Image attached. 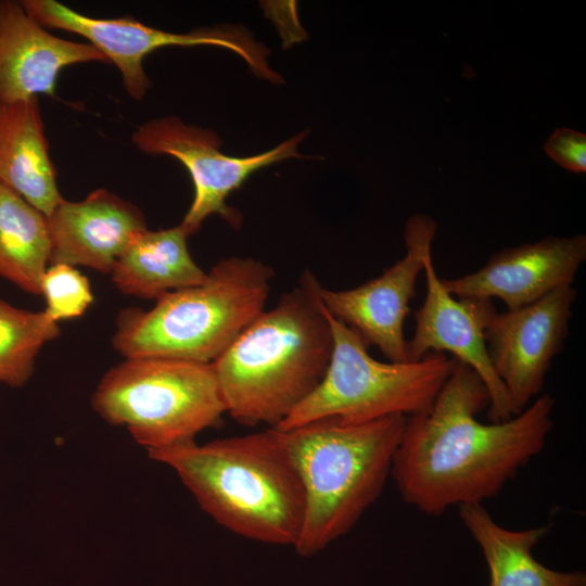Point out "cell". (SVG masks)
<instances>
[{
  "instance_id": "cell-2",
  "label": "cell",
  "mask_w": 586,
  "mask_h": 586,
  "mask_svg": "<svg viewBox=\"0 0 586 586\" xmlns=\"http://www.w3.org/2000/svg\"><path fill=\"white\" fill-rule=\"evenodd\" d=\"M306 270L212 364L226 413L245 426L283 422L321 383L333 336Z\"/></svg>"
},
{
  "instance_id": "cell-10",
  "label": "cell",
  "mask_w": 586,
  "mask_h": 586,
  "mask_svg": "<svg viewBox=\"0 0 586 586\" xmlns=\"http://www.w3.org/2000/svg\"><path fill=\"white\" fill-rule=\"evenodd\" d=\"M435 232L436 222L430 216L416 214L406 224L405 256L378 277L341 291L316 284L327 313L358 333L367 345L377 346L391 362H409L404 322Z\"/></svg>"
},
{
  "instance_id": "cell-22",
  "label": "cell",
  "mask_w": 586,
  "mask_h": 586,
  "mask_svg": "<svg viewBox=\"0 0 586 586\" xmlns=\"http://www.w3.org/2000/svg\"><path fill=\"white\" fill-rule=\"evenodd\" d=\"M557 164L573 173L586 171V135L570 128H558L544 146Z\"/></svg>"
},
{
  "instance_id": "cell-3",
  "label": "cell",
  "mask_w": 586,
  "mask_h": 586,
  "mask_svg": "<svg viewBox=\"0 0 586 586\" xmlns=\"http://www.w3.org/2000/svg\"><path fill=\"white\" fill-rule=\"evenodd\" d=\"M148 455L173 469L201 509L229 532L264 544H296L304 489L275 428Z\"/></svg>"
},
{
  "instance_id": "cell-13",
  "label": "cell",
  "mask_w": 586,
  "mask_h": 586,
  "mask_svg": "<svg viewBox=\"0 0 586 586\" xmlns=\"http://www.w3.org/2000/svg\"><path fill=\"white\" fill-rule=\"evenodd\" d=\"M586 259V237H547L536 243L504 249L479 270L442 279L458 298H499L508 310L517 309L563 285H573Z\"/></svg>"
},
{
  "instance_id": "cell-5",
  "label": "cell",
  "mask_w": 586,
  "mask_h": 586,
  "mask_svg": "<svg viewBox=\"0 0 586 586\" xmlns=\"http://www.w3.org/2000/svg\"><path fill=\"white\" fill-rule=\"evenodd\" d=\"M273 269L252 257L220 259L205 280L117 317L113 346L125 358L213 364L263 311Z\"/></svg>"
},
{
  "instance_id": "cell-6",
  "label": "cell",
  "mask_w": 586,
  "mask_h": 586,
  "mask_svg": "<svg viewBox=\"0 0 586 586\" xmlns=\"http://www.w3.org/2000/svg\"><path fill=\"white\" fill-rule=\"evenodd\" d=\"M91 405L148 451L193 442L226 413L212 364L157 357L125 358L111 368Z\"/></svg>"
},
{
  "instance_id": "cell-14",
  "label": "cell",
  "mask_w": 586,
  "mask_h": 586,
  "mask_svg": "<svg viewBox=\"0 0 586 586\" xmlns=\"http://www.w3.org/2000/svg\"><path fill=\"white\" fill-rule=\"evenodd\" d=\"M46 218L49 265L84 266L103 273H111L128 245L148 229L136 205L105 189L82 201L63 200Z\"/></svg>"
},
{
  "instance_id": "cell-8",
  "label": "cell",
  "mask_w": 586,
  "mask_h": 586,
  "mask_svg": "<svg viewBox=\"0 0 586 586\" xmlns=\"http://www.w3.org/2000/svg\"><path fill=\"white\" fill-rule=\"evenodd\" d=\"M25 11L47 29H62L86 38L119 71L126 92L142 100L151 80L143 60L151 52L170 46H216L241 56L252 72L272 84H281L280 75L268 64L269 50L256 42L241 27L196 29L188 34L157 29L129 17L98 18L81 14L55 0H24Z\"/></svg>"
},
{
  "instance_id": "cell-12",
  "label": "cell",
  "mask_w": 586,
  "mask_h": 586,
  "mask_svg": "<svg viewBox=\"0 0 586 586\" xmlns=\"http://www.w3.org/2000/svg\"><path fill=\"white\" fill-rule=\"evenodd\" d=\"M426 293L415 311V332L408 341V361H418L429 353L449 352L473 369L489 394L491 422H502L520 413L496 375L487 352L484 331L497 313L491 300L456 298L444 286L432 259H424Z\"/></svg>"
},
{
  "instance_id": "cell-11",
  "label": "cell",
  "mask_w": 586,
  "mask_h": 586,
  "mask_svg": "<svg viewBox=\"0 0 586 586\" xmlns=\"http://www.w3.org/2000/svg\"><path fill=\"white\" fill-rule=\"evenodd\" d=\"M575 297L573 285L560 286L532 304L496 313L485 328L492 367L520 412L540 393L564 346Z\"/></svg>"
},
{
  "instance_id": "cell-16",
  "label": "cell",
  "mask_w": 586,
  "mask_h": 586,
  "mask_svg": "<svg viewBox=\"0 0 586 586\" xmlns=\"http://www.w3.org/2000/svg\"><path fill=\"white\" fill-rule=\"evenodd\" d=\"M0 183L46 217L64 200L37 98L0 102Z\"/></svg>"
},
{
  "instance_id": "cell-20",
  "label": "cell",
  "mask_w": 586,
  "mask_h": 586,
  "mask_svg": "<svg viewBox=\"0 0 586 586\" xmlns=\"http://www.w3.org/2000/svg\"><path fill=\"white\" fill-rule=\"evenodd\" d=\"M60 335L44 311L15 307L0 298V384L23 386L42 346Z\"/></svg>"
},
{
  "instance_id": "cell-21",
  "label": "cell",
  "mask_w": 586,
  "mask_h": 586,
  "mask_svg": "<svg viewBox=\"0 0 586 586\" xmlns=\"http://www.w3.org/2000/svg\"><path fill=\"white\" fill-rule=\"evenodd\" d=\"M40 294L46 300L43 311L56 323L81 316L93 302L89 280L76 267L64 264L47 267Z\"/></svg>"
},
{
  "instance_id": "cell-4",
  "label": "cell",
  "mask_w": 586,
  "mask_h": 586,
  "mask_svg": "<svg viewBox=\"0 0 586 586\" xmlns=\"http://www.w3.org/2000/svg\"><path fill=\"white\" fill-rule=\"evenodd\" d=\"M406 417L337 418L275 428L301 479L305 512L294 548L310 557L347 534L381 495Z\"/></svg>"
},
{
  "instance_id": "cell-1",
  "label": "cell",
  "mask_w": 586,
  "mask_h": 586,
  "mask_svg": "<svg viewBox=\"0 0 586 586\" xmlns=\"http://www.w3.org/2000/svg\"><path fill=\"white\" fill-rule=\"evenodd\" d=\"M489 402L476 372L455 359L431 408L406 417L391 476L407 505L440 515L451 506L482 504L542 451L553 426L550 394L509 420L482 423L476 416Z\"/></svg>"
},
{
  "instance_id": "cell-17",
  "label": "cell",
  "mask_w": 586,
  "mask_h": 586,
  "mask_svg": "<svg viewBox=\"0 0 586 586\" xmlns=\"http://www.w3.org/2000/svg\"><path fill=\"white\" fill-rule=\"evenodd\" d=\"M459 515L482 549L489 570L488 586H586L584 572H559L538 562L532 550L548 526L509 530L483 504L459 506Z\"/></svg>"
},
{
  "instance_id": "cell-15",
  "label": "cell",
  "mask_w": 586,
  "mask_h": 586,
  "mask_svg": "<svg viewBox=\"0 0 586 586\" xmlns=\"http://www.w3.org/2000/svg\"><path fill=\"white\" fill-rule=\"evenodd\" d=\"M86 62L107 60L90 43L54 36L21 2L0 0V102L55 97L60 72Z\"/></svg>"
},
{
  "instance_id": "cell-7",
  "label": "cell",
  "mask_w": 586,
  "mask_h": 586,
  "mask_svg": "<svg viewBox=\"0 0 586 586\" xmlns=\"http://www.w3.org/2000/svg\"><path fill=\"white\" fill-rule=\"evenodd\" d=\"M324 311L333 336L328 370L318 387L277 429L322 418L365 423L431 408L453 371L454 358L429 353L418 361H379L369 355L358 333Z\"/></svg>"
},
{
  "instance_id": "cell-18",
  "label": "cell",
  "mask_w": 586,
  "mask_h": 586,
  "mask_svg": "<svg viewBox=\"0 0 586 586\" xmlns=\"http://www.w3.org/2000/svg\"><path fill=\"white\" fill-rule=\"evenodd\" d=\"M189 235L179 225L139 233L116 260L111 277L124 294L145 300L202 283L206 272L193 260Z\"/></svg>"
},
{
  "instance_id": "cell-9",
  "label": "cell",
  "mask_w": 586,
  "mask_h": 586,
  "mask_svg": "<svg viewBox=\"0 0 586 586\" xmlns=\"http://www.w3.org/2000/svg\"><path fill=\"white\" fill-rule=\"evenodd\" d=\"M305 136L298 133L259 154L234 157L219 151L221 140L214 131L187 125L176 116H166L139 126L131 138L142 152L170 155L187 168L194 196L180 226L191 235L214 214L238 229L242 222L241 214L227 205V198L260 168L286 158L302 157L297 145Z\"/></svg>"
},
{
  "instance_id": "cell-19",
  "label": "cell",
  "mask_w": 586,
  "mask_h": 586,
  "mask_svg": "<svg viewBox=\"0 0 586 586\" xmlns=\"http://www.w3.org/2000/svg\"><path fill=\"white\" fill-rule=\"evenodd\" d=\"M49 262L46 216L0 183V277L38 295Z\"/></svg>"
}]
</instances>
